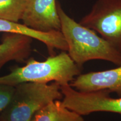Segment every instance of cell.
<instances>
[{"label":"cell","instance_id":"obj_12","mask_svg":"<svg viewBox=\"0 0 121 121\" xmlns=\"http://www.w3.org/2000/svg\"><path fill=\"white\" fill-rule=\"evenodd\" d=\"M15 91V86L0 84V113L11 102Z\"/></svg>","mask_w":121,"mask_h":121},{"label":"cell","instance_id":"obj_6","mask_svg":"<svg viewBox=\"0 0 121 121\" xmlns=\"http://www.w3.org/2000/svg\"><path fill=\"white\" fill-rule=\"evenodd\" d=\"M22 20L38 31H60L56 0H27Z\"/></svg>","mask_w":121,"mask_h":121},{"label":"cell","instance_id":"obj_2","mask_svg":"<svg viewBox=\"0 0 121 121\" xmlns=\"http://www.w3.org/2000/svg\"><path fill=\"white\" fill-rule=\"evenodd\" d=\"M78 67L66 51L49 56L43 61L28 58L22 67H13L7 75L0 76V84L15 86L23 82L49 84L58 83L60 86L69 84L81 73Z\"/></svg>","mask_w":121,"mask_h":121},{"label":"cell","instance_id":"obj_9","mask_svg":"<svg viewBox=\"0 0 121 121\" xmlns=\"http://www.w3.org/2000/svg\"><path fill=\"white\" fill-rule=\"evenodd\" d=\"M33 38L15 33H5L0 44V71L7 62H24L31 53Z\"/></svg>","mask_w":121,"mask_h":121},{"label":"cell","instance_id":"obj_4","mask_svg":"<svg viewBox=\"0 0 121 121\" xmlns=\"http://www.w3.org/2000/svg\"><path fill=\"white\" fill-rule=\"evenodd\" d=\"M79 23L121 51V0H97Z\"/></svg>","mask_w":121,"mask_h":121},{"label":"cell","instance_id":"obj_10","mask_svg":"<svg viewBox=\"0 0 121 121\" xmlns=\"http://www.w3.org/2000/svg\"><path fill=\"white\" fill-rule=\"evenodd\" d=\"M30 121H84L82 116L69 109L62 101L56 100L37 111Z\"/></svg>","mask_w":121,"mask_h":121},{"label":"cell","instance_id":"obj_8","mask_svg":"<svg viewBox=\"0 0 121 121\" xmlns=\"http://www.w3.org/2000/svg\"><path fill=\"white\" fill-rule=\"evenodd\" d=\"M0 33L19 34L41 42L46 46L49 55L55 54L54 50L67 51V45L60 31L42 32L19 22L0 19Z\"/></svg>","mask_w":121,"mask_h":121},{"label":"cell","instance_id":"obj_11","mask_svg":"<svg viewBox=\"0 0 121 121\" xmlns=\"http://www.w3.org/2000/svg\"><path fill=\"white\" fill-rule=\"evenodd\" d=\"M26 2L27 0H0V19L19 22Z\"/></svg>","mask_w":121,"mask_h":121},{"label":"cell","instance_id":"obj_3","mask_svg":"<svg viewBox=\"0 0 121 121\" xmlns=\"http://www.w3.org/2000/svg\"><path fill=\"white\" fill-rule=\"evenodd\" d=\"M62 98L60 86L57 82L21 83L15 86L11 102L0 113V121H30L47 104Z\"/></svg>","mask_w":121,"mask_h":121},{"label":"cell","instance_id":"obj_1","mask_svg":"<svg viewBox=\"0 0 121 121\" xmlns=\"http://www.w3.org/2000/svg\"><path fill=\"white\" fill-rule=\"evenodd\" d=\"M60 31L67 45V53L78 67L92 60H103L121 65V51L90 28L77 22L66 13L57 1Z\"/></svg>","mask_w":121,"mask_h":121},{"label":"cell","instance_id":"obj_5","mask_svg":"<svg viewBox=\"0 0 121 121\" xmlns=\"http://www.w3.org/2000/svg\"><path fill=\"white\" fill-rule=\"evenodd\" d=\"M60 90L63 105L81 116L98 112L121 115V96L112 98L110 93L106 90L79 91L69 84L60 86Z\"/></svg>","mask_w":121,"mask_h":121},{"label":"cell","instance_id":"obj_7","mask_svg":"<svg viewBox=\"0 0 121 121\" xmlns=\"http://www.w3.org/2000/svg\"><path fill=\"white\" fill-rule=\"evenodd\" d=\"M81 92L106 90L121 96V65L114 69L80 73L69 84Z\"/></svg>","mask_w":121,"mask_h":121}]
</instances>
